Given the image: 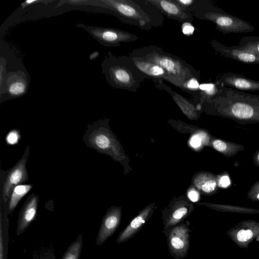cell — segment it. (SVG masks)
I'll list each match as a JSON object with an SVG mask.
<instances>
[{"mask_svg":"<svg viewBox=\"0 0 259 259\" xmlns=\"http://www.w3.org/2000/svg\"><path fill=\"white\" fill-rule=\"evenodd\" d=\"M190 200L192 202H197L199 199V194L195 190H192L190 191L188 194Z\"/></svg>","mask_w":259,"mask_h":259,"instance_id":"83f0119b","label":"cell"},{"mask_svg":"<svg viewBox=\"0 0 259 259\" xmlns=\"http://www.w3.org/2000/svg\"><path fill=\"white\" fill-rule=\"evenodd\" d=\"M8 217L4 214L2 206L0 205V259H7L9 243Z\"/></svg>","mask_w":259,"mask_h":259,"instance_id":"ac0fdd59","label":"cell"},{"mask_svg":"<svg viewBox=\"0 0 259 259\" xmlns=\"http://www.w3.org/2000/svg\"><path fill=\"white\" fill-rule=\"evenodd\" d=\"M152 210V207L148 206L141 211L119 233L116 240V243H124L133 237L150 218Z\"/></svg>","mask_w":259,"mask_h":259,"instance_id":"9a60e30c","label":"cell"},{"mask_svg":"<svg viewBox=\"0 0 259 259\" xmlns=\"http://www.w3.org/2000/svg\"><path fill=\"white\" fill-rule=\"evenodd\" d=\"M219 184L221 187H227L230 184V180L228 176H224L220 179Z\"/></svg>","mask_w":259,"mask_h":259,"instance_id":"f1b7e54d","label":"cell"},{"mask_svg":"<svg viewBox=\"0 0 259 259\" xmlns=\"http://www.w3.org/2000/svg\"><path fill=\"white\" fill-rule=\"evenodd\" d=\"M102 72L112 87L136 93L146 78L130 56H114L108 53L102 63Z\"/></svg>","mask_w":259,"mask_h":259,"instance_id":"6da1fadb","label":"cell"},{"mask_svg":"<svg viewBox=\"0 0 259 259\" xmlns=\"http://www.w3.org/2000/svg\"><path fill=\"white\" fill-rule=\"evenodd\" d=\"M155 86L159 89L166 91L172 98L174 101L179 106L183 112L189 117H194L196 114L194 106L181 95L174 92L171 89L163 83V81L155 82Z\"/></svg>","mask_w":259,"mask_h":259,"instance_id":"2e32d148","label":"cell"},{"mask_svg":"<svg viewBox=\"0 0 259 259\" xmlns=\"http://www.w3.org/2000/svg\"><path fill=\"white\" fill-rule=\"evenodd\" d=\"M129 55L140 57L159 65L179 82L181 90L188 80L193 78L200 79L199 71L180 57L167 53L156 46L150 45L136 49Z\"/></svg>","mask_w":259,"mask_h":259,"instance_id":"3957f363","label":"cell"},{"mask_svg":"<svg viewBox=\"0 0 259 259\" xmlns=\"http://www.w3.org/2000/svg\"><path fill=\"white\" fill-rule=\"evenodd\" d=\"M21 138L20 131L17 129H13L10 131L6 136V142L9 145L17 144Z\"/></svg>","mask_w":259,"mask_h":259,"instance_id":"7402d4cb","label":"cell"},{"mask_svg":"<svg viewBox=\"0 0 259 259\" xmlns=\"http://www.w3.org/2000/svg\"><path fill=\"white\" fill-rule=\"evenodd\" d=\"M30 147L27 146L21 158L9 169L0 171V205L3 213L8 215V200L14 188L24 184L28 180L26 163L29 155Z\"/></svg>","mask_w":259,"mask_h":259,"instance_id":"8992f818","label":"cell"},{"mask_svg":"<svg viewBox=\"0 0 259 259\" xmlns=\"http://www.w3.org/2000/svg\"><path fill=\"white\" fill-rule=\"evenodd\" d=\"M213 146L215 149L220 152L224 151L227 148L226 144L223 141L219 140L213 141Z\"/></svg>","mask_w":259,"mask_h":259,"instance_id":"d4e9b609","label":"cell"},{"mask_svg":"<svg viewBox=\"0 0 259 259\" xmlns=\"http://www.w3.org/2000/svg\"><path fill=\"white\" fill-rule=\"evenodd\" d=\"M201 143V139L199 135H194L190 140V144L193 148L199 147Z\"/></svg>","mask_w":259,"mask_h":259,"instance_id":"484cf974","label":"cell"},{"mask_svg":"<svg viewBox=\"0 0 259 259\" xmlns=\"http://www.w3.org/2000/svg\"><path fill=\"white\" fill-rule=\"evenodd\" d=\"M82 247V234L70 244L62 259H79Z\"/></svg>","mask_w":259,"mask_h":259,"instance_id":"44dd1931","label":"cell"},{"mask_svg":"<svg viewBox=\"0 0 259 259\" xmlns=\"http://www.w3.org/2000/svg\"><path fill=\"white\" fill-rule=\"evenodd\" d=\"M238 46L259 56L258 36H243L239 41Z\"/></svg>","mask_w":259,"mask_h":259,"instance_id":"ffe728a7","label":"cell"},{"mask_svg":"<svg viewBox=\"0 0 259 259\" xmlns=\"http://www.w3.org/2000/svg\"><path fill=\"white\" fill-rule=\"evenodd\" d=\"M258 160H259V154H258Z\"/></svg>","mask_w":259,"mask_h":259,"instance_id":"1f68e13d","label":"cell"},{"mask_svg":"<svg viewBox=\"0 0 259 259\" xmlns=\"http://www.w3.org/2000/svg\"><path fill=\"white\" fill-rule=\"evenodd\" d=\"M252 235V232L250 230H241L238 232L237 238L239 241L244 242L250 239Z\"/></svg>","mask_w":259,"mask_h":259,"instance_id":"603a6c76","label":"cell"},{"mask_svg":"<svg viewBox=\"0 0 259 259\" xmlns=\"http://www.w3.org/2000/svg\"><path fill=\"white\" fill-rule=\"evenodd\" d=\"M99 55V53L97 51L93 52L92 54L90 55L89 58L91 60L94 59L96 58Z\"/></svg>","mask_w":259,"mask_h":259,"instance_id":"f546056e","label":"cell"},{"mask_svg":"<svg viewBox=\"0 0 259 259\" xmlns=\"http://www.w3.org/2000/svg\"><path fill=\"white\" fill-rule=\"evenodd\" d=\"M121 221V210L117 207L108 209L102 219L96 238L97 245L100 246L111 237L118 227Z\"/></svg>","mask_w":259,"mask_h":259,"instance_id":"4fadbf2b","label":"cell"},{"mask_svg":"<svg viewBox=\"0 0 259 259\" xmlns=\"http://www.w3.org/2000/svg\"><path fill=\"white\" fill-rule=\"evenodd\" d=\"M194 27L190 23H185L183 25V32L185 34H191L194 31Z\"/></svg>","mask_w":259,"mask_h":259,"instance_id":"4316f807","label":"cell"},{"mask_svg":"<svg viewBox=\"0 0 259 259\" xmlns=\"http://www.w3.org/2000/svg\"><path fill=\"white\" fill-rule=\"evenodd\" d=\"M216 183L213 180H209L204 182L201 186V189L206 193L213 191L215 187Z\"/></svg>","mask_w":259,"mask_h":259,"instance_id":"cb8c5ba5","label":"cell"},{"mask_svg":"<svg viewBox=\"0 0 259 259\" xmlns=\"http://www.w3.org/2000/svg\"><path fill=\"white\" fill-rule=\"evenodd\" d=\"M190 12L199 19L213 22L224 34L251 32L254 27L248 22L225 12L208 0H195Z\"/></svg>","mask_w":259,"mask_h":259,"instance_id":"277c9868","label":"cell"},{"mask_svg":"<svg viewBox=\"0 0 259 259\" xmlns=\"http://www.w3.org/2000/svg\"><path fill=\"white\" fill-rule=\"evenodd\" d=\"M33 185L22 184L16 187L12 192L8 200V211L10 215L17 206L22 198L31 189Z\"/></svg>","mask_w":259,"mask_h":259,"instance_id":"d6986e66","label":"cell"},{"mask_svg":"<svg viewBox=\"0 0 259 259\" xmlns=\"http://www.w3.org/2000/svg\"><path fill=\"white\" fill-rule=\"evenodd\" d=\"M204 101L218 108L229 109L233 116L240 119L252 118L259 109L258 95L225 86L213 97Z\"/></svg>","mask_w":259,"mask_h":259,"instance_id":"5b68a950","label":"cell"},{"mask_svg":"<svg viewBox=\"0 0 259 259\" xmlns=\"http://www.w3.org/2000/svg\"><path fill=\"white\" fill-rule=\"evenodd\" d=\"M8 92L12 97H18L23 95L27 90L26 80L22 73H11L7 80Z\"/></svg>","mask_w":259,"mask_h":259,"instance_id":"e0dca14e","label":"cell"},{"mask_svg":"<svg viewBox=\"0 0 259 259\" xmlns=\"http://www.w3.org/2000/svg\"><path fill=\"white\" fill-rule=\"evenodd\" d=\"M92 36L102 45L106 47H117L121 43L137 41L139 37L129 32L113 28H104L83 26Z\"/></svg>","mask_w":259,"mask_h":259,"instance_id":"52a82bcc","label":"cell"},{"mask_svg":"<svg viewBox=\"0 0 259 259\" xmlns=\"http://www.w3.org/2000/svg\"><path fill=\"white\" fill-rule=\"evenodd\" d=\"M102 6L122 22L142 29L150 30L161 24L156 20V7L146 0H104Z\"/></svg>","mask_w":259,"mask_h":259,"instance_id":"7a4b0ae2","label":"cell"},{"mask_svg":"<svg viewBox=\"0 0 259 259\" xmlns=\"http://www.w3.org/2000/svg\"><path fill=\"white\" fill-rule=\"evenodd\" d=\"M157 9L167 18L181 23H191L193 20V15L185 10L175 0H146Z\"/></svg>","mask_w":259,"mask_h":259,"instance_id":"8fae6325","label":"cell"},{"mask_svg":"<svg viewBox=\"0 0 259 259\" xmlns=\"http://www.w3.org/2000/svg\"><path fill=\"white\" fill-rule=\"evenodd\" d=\"M210 44L217 52L224 57L247 64H259L258 56L238 46H227L216 39L211 40Z\"/></svg>","mask_w":259,"mask_h":259,"instance_id":"30bf717a","label":"cell"},{"mask_svg":"<svg viewBox=\"0 0 259 259\" xmlns=\"http://www.w3.org/2000/svg\"><path fill=\"white\" fill-rule=\"evenodd\" d=\"M39 197L32 193L29 195L20 209L17 224L16 235H21L35 220L37 213Z\"/></svg>","mask_w":259,"mask_h":259,"instance_id":"7c38bea8","label":"cell"},{"mask_svg":"<svg viewBox=\"0 0 259 259\" xmlns=\"http://www.w3.org/2000/svg\"><path fill=\"white\" fill-rule=\"evenodd\" d=\"M191 230L187 223H181L173 227L167 237L168 248L175 259L185 257L189 249Z\"/></svg>","mask_w":259,"mask_h":259,"instance_id":"ba28073f","label":"cell"},{"mask_svg":"<svg viewBox=\"0 0 259 259\" xmlns=\"http://www.w3.org/2000/svg\"><path fill=\"white\" fill-rule=\"evenodd\" d=\"M129 56L136 66L146 78L152 79L154 83L165 80L181 89V85L179 82L159 65L140 57L131 55Z\"/></svg>","mask_w":259,"mask_h":259,"instance_id":"9c48e42d","label":"cell"},{"mask_svg":"<svg viewBox=\"0 0 259 259\" xmlns=\"http://www.w3.org/2000/svg\"><path fill=\"white\" fill-rule=\"evenodd\" d=\"M216 80L224 86L240 91H259V80H253L231 71L219 74Z\"/></svg>","mask_w":259,"mask_h":259,"instance_id":"5bb4252c","label":"cell"},{"mask_svg":"<svg viewBox=\"0 0 259 259\" xmlns=\"http://www.w3.org/2000/svg\"><path fill=\"white\" fill-rule=\"evenodd\" d=\"M257 198L259 199V194L257 195Z\"/></svg>","mask_w":259,"mask_h":259,"instance_id":"4dcf8cb0","label":"cell"}]
</instances>
